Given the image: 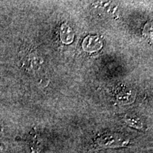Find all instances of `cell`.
Here are the masks:
<instances>
[{"instance_id":"obj_1","label":"cell","mask_w":153,"mask_h":153,"mask_svg":"<svg viewBox=\"0 0 153 153\" xmlns=\"http://www.w3.org/2000/svg\"><path fill=\"white\" fill-rule=\"evenodd\" d=\"M131 140L126 135L117 133L103 134L96 140V143L101 148H118L129 145Z\"/></svg>"},{"instance_id":"obj_2","label":"cell","mask_w":153,"mask_h":153,"mask_svg":"<svg viewBox=\"0 0 153 153\" xmlns=\"http://www.w3.org/2000/svg\"><path fill=\"white\" fill-rule=\"evenodd\" d=\"M101 46H102V43L98 36H87L82 44L83 48L88 52L98 51Z\"/></svg>"},{"instance_id":"obj_3","label":"cell","mask_w":153,"mask_h":153,"mask_svg":"<svg viewBox=\"0 0 153 153\" xmlns=\"http://www.w3.org/2000/svg\"><path fill=\"white\" fill-rule=\"evenodd\" d=\"M60 39L64 43L69 44L73 41L74 33L72 28L68 24H62L60 26Z\"/></svg>"},{"instance_id":"obj_4","label":"cell","mask_w":153,"mask_h":153,"mask_svg":"<svg viewBox=\"0 0 153 153\" xmlns=\"http://www.w3.org/2000/svg\"><path fill=\"white\" fill-rule=\"evenodd\" d=\"M126 123L131 127L137 129H142L143 128V124L138 118L133 117V116H127L125 118Z\"/></svg>"},{"instance_id":"obj_5","label":"cell","mask_w":153,"mask_h":153,"mask_svg":"<svg viewBox=\"0 0 153 153\" xmlns=\"http://www.w3.org/2000/svg\"><path fill=\"white\" fill-rule=\"evenodd\" d=\"M3 137H4V128L1 124H0V151L3 148Z\"/></svg>"}]
</instances>
